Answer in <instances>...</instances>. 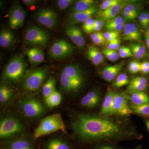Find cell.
Returning a JSON list of instances; mask_svg holds the SVG:
<instances>
[{"label":"cell","instance_id":"6da1fadb","mask_svg":"<svg viewBox=\"0 0 149 149\" xmlns=\"http://www.w3.org/2000/svg\"><path fill=\"white\" fill-rule=\"evenodd\" d=\"M74 134L86 142L112 140L123 133L120 125L112 120L94 115L80 114L72 123Z\"/></svg>","mask_w":149,"mask_h":149},{"label":"cell","instance_id":"7a4b0ae2","mask_svg":"<svg viewBox=\"0 0 149 149\" xmlns=\"http://www.w3.org/2000/svg\"><path fill=\"white\" fill-rule=\"evenodd\" d=\"M66 131V127L61 114L57 113L48 116L44 118L34 131L35 139H39L46 135L57 132Z\"/></svg>","mask_w":149,"mask_h":149},{"label":"cell","instance_id":"3957f363","mask_svg":"<svg viewBox=\"0 0 149 149\" xmlns=\"http://www.w3.org/2000/svg\"><path fill=\"white\" fill-rule=\"evenodd\" d=\"M26 69V63L23 56H15L6 66L3 73V79L6 82H17L24 74Z\"/></svg>","mask_w":149,"mask_h":149},{"label":"cell","instance_id":"277c9868","mask_svg":"<svg viewBox=\"0 0 149 149\" xmlns=\"http://www.w3.org/2000/svg\"><path fill=\"white\" fill-rule=\"evenodd\" d=\"M24 125L17 118L8 115L0 123V138L8 139L20 134L24 130Z\"/></svg>","mask_w":149,"mask_h":149},{"label":"cell","instance_id":"5b68a950","mask_svg":"<svg viewBox=\"0 0 149 149\" xmlns=\"http://www.w3.org/2000/svg\"><path fill=\"white\" fill-rule=\"evenodd\" d=\"M47 70L45 67L33 70L24 77L22 86L28 93L38 91L43 85L47 75Z\"/></svg>","mask_w":149,"mask_h":149},{"label":"cell","instance_id":"8992f818","mask_svg":"<svg viewBox=\"0 0 149 149\" xmlns=\"http://www.w3.org/2000/svg\"><path fill=\"white\" fill-rule=\"evenodd\" d=\"M19 108L25 117L35 119L42 116L45 112V108L40 100L33 97H25L22 100Z\"/></svg>","mask_w":149,"mask_h":149},{"label":"cell","instance_id":"52a82bcc","mask_svg":"<svg viewBox=\"0 0 149 149\" xmlns=\"http://www.w3.org/2000/svg\"><path fill=\"white\" fill-rule=\"evenodd\" d=\"M49 35L45 30L37 26L27 28L24 35L25 42L31 45H46L49 40Z\"/></svg>","mask_w":149,"mask_h":149},{"label":"cell","instance_id":"ba28073f","mask_svg":"<svg viewBox=\"0 0 149 149\" xmlns=\"http://www.w3.org/2000/svg\"><path fill=\"white\" fill-rule=\"evenodd\" d=\"M72 45L65 40L56 41L53 44L49 51L51 58L59 59L66 57L73 52Z\"/></svg>","mask_w":149,"mask_h":149},{"label":"cell","instance_id":"9c48e42d","mask_svg":"<svg viewBox=\"0 0 149 149\" xmlns=\"http://www.w3.org/2000/svg\"><path fill=\"white\" fill-rule=\"evenodd\" d=\"M26 12L20 4L15 3L9 11L8 19L10 26L13 29H17L24 24Z\"/></svg>","mask_w":149,"mask_h":149},{"label":"cell","instance_id":"30bf717a","mask_svg":"<svg viewBox=\"0 0 149 149\" xmlns=\"http://www.w3.org/2000/svg\"><path fill=\"white\" fill-rule=\"evenodd\" d=\"M35 18L40 24L49 29L55 28L57 24V14L52 9L40 10L35 14Z\"/></svg>","mask_w":149,"mask_h":149},{"label":"cell","instance_id":"8fae6325","mask_svg":"<svg viewBox=\"0 0 149 149\" xmlns=\"http://www.w3.org/2000/svg\"><path fill=\"white\" fill-rule=\"evenodd\" d=\"M132 112L128 106L127 96L123 93H114L111 114L128 115Z\"/></svg>","mask_w":149,"mask_h":149},{"label":"cell","instance_id":"7c38bea8","mask_svg":"<svg viewBox=\"0 0 149 149\" xmlns=\"http://www.w3.org/2000/svg\"><path fill=\"white\" fill-rule=\"evenodd\" d=\"M97 12V7L95 5L85 11L71 13L67 21L66 27L75 25L81 22H85L88 19L92 17Z\"/></svg>","mask_w":149,"mask_h":149},{"label":"cell","instance_id":"4fadbf2b","mask_svg":"<svg viewBox=\"0 0 149 149\" xmlns=\"http://www.w3.org/2000/svg\"><path fill=\"white\" fill-rule=\"evenodd\" d=\"M65 33L77 47L82 49L85 46V40L83 32L76 25L68 26L65 29Z\"/></svg>","mask_w":149,"mask_h":149},{"label":"cell","instance_id":"5bb4252c","mask_svg":"<svg viewBox=\"0 0 149 149\" xmlns=\"http://www.w3.org/2000/svg\"><path fill=\"white\" fill-rule=\"evenodd\" d=\"M60 81L62 88L67 92H75L77 91L83 83L70 78L63 70L61 72Z\"/></svg>","mask_w":149,"mask_h":149},{"label":"cell","instance_id":"9a60e30c","mask_svg":"<svg viewBox=\"0 0 149 149\" xmlns=\"http://www.w3.org/2000/svg\"><path fill=\"white\" fill-rule=\"evenodd\" d=\"M126 5L125 3L122 2L117 5L111 8L105 10H100L96 13L97 18L102 21H107L117 16V15L122 9L124 8Z\"/></svg>","mask_w":149,"mask_h":149},{"label":"cell","instance_id":"2e32d148","mask_svg":"<svg viewBox=\"0 0 149 149\" xmlns=\"http://www.w3.org/2000/svg\"><path fill=\"white\" fill-rule=\"evenodd\" d=\"M123 37L126 41H140L142 39L140 30L134 23L125 24L123 29Z\"/></svg>","mask_w":149,"mask_h":149},{"label":"cell","instance_id":"e0dca14e","mask_svg":"<svg viewBox=\"0 0 149 149\" xmlns=\"http://www.w3.org/2000/svg\"><path fill=\"white\" fill-rule=\"evenodd\" d=\"M3 149H35L34 144L26 139H14L5 145Z\"/></svg>","mask_w":149,"mask_h":149},{"label":"cell","instance_id":"ac0fdd59","mask_svg":"<svg viewBox=\"0 0 149 149\" xmlns=\"http://www.w3.org/2000/svg\"><path fill=\"white\" fill-rule=\"evenodd\" d=\"M147 85V80L146 77L138 76L134 77L129 82L127 91L130 93L143 91L146 88Z\"/></svg>","mask_w":149,"mask_h":149},{"label":"cell","instance_id":"d6986e66","mask_svg":"<svg viewBox=\"0 0 149 149\" xmlns=\"http://www.w3.org/2000/svg\"><path fill=\"white\" fill-rule=\"evenodd\" d=\"M87 55L88 58L95 65H98L104 62L103 54L95 46H90L88 47Z\"/></svg>","mask_w":149,"mask_h":149},{"label":"cell","instance_id":"ffe728a7","mask_svg":"<svg viewBox=\"0 0 149 149\" xmlns=\"http://www.w3.org/2000/svg\"><path fill=\"white\" fill-rule=\"evenodd\" d=\"M29 61L32 64L38 65L45 60V54L40 48L35 47L28 50L26 52Z\"/></svg>","mask_w":149,"mask_h":149},{"label":"cell","instance_id":"44dd1931","mask_svg":"<svg viewBox=\"0 0 149 149\" xmlns=\"http://www.w3.org/2000/svg\"><path fill=\"white\" fill-rule=\"evenodd\" d=\"M123 65L118 64L105 67L102 70V74L104 80L107 81L114 80L122 69Z\"/></svg>","mask_w":149,"mask_h":149},{"label":"cell","instance_id":"7402d4cb","mask_svg":"<svg viewBox=\"0 0 149 149\" xmlns=\"http://www.w3.org/2000/svg\"><path fill=\"white\" fill-rule=\"evenodd\" d=\"M69 77L73 80L83 82V76L82 70L79 66L74 65H70L65 67L62 70Z\"/></svg>","mask_w":149,"mask_h":149},{"label":"cell","instance_id":"603a6c76","mask_svg":"<svg viewBox=\"0 0 149 149\" xmlns=\"http://www.w3.org/2000/svg\"><path fill=\"white\" fill-rule=\"evenodd\" d=\"M45 149H72L68 142L58 138L50 139L46 143Z\"/></svg>","mask_w":149,"mask_h":149},{"label":"cell","instance_id":"cb8c5ba5","mask_svg":"<svg viewBox=\"0 0 149 149\" xmlns=\"http://www.w3.org/2000/svg\"><path fill=\"white\" fill-rule=\"evenodd\" d=\"M15 41L13 34L7 29L2 30L0 33V45L3 48H9Z\"/></svg>","mask_w":149,"mask_h":149},{"label":"cell","instance_id":"d4e9b609","mask_svg":"<svg viewBox=\"0 0 149 149\" xmlns=\"http://www.w3.org/2000/svg\"><path fill=\"white\" fill-rule=\"evenodd\" d=\"M130 100L134 105H141L149 103V97L144 91L131 93Z\"/></svg>","mask_w":149,"mask_h":149},{"label":"cell","instance_id":"484cf974","mask_svg":"<svg viewBox=\"0 0 149 149\" xmlns=\"http://www.w3.org/2000/svg\"><path fill=\"white\" fill-rule=\"evenodd\" d=\"M96 2L93 0H80L75 3L72 7V13L80 12L88 10L95 5Z\"/></svg>","mask_w":149,"mask_h":149},{"label":"cell","instance_id":"4316f807","mask_svg":"<svg viewBox=\"0 0 149 149\" xmlns=\"http://www.w3.org/2000/svg\"><path fill=\"white\" fill-rule=\"evenodd\" d=\"M62 99L61 94L56 90L49 97L45 99V102L49 107H55L61 103Z\"/></svg>","mask_w":149,"mask_h":149},{"label":"cell","instance_id":"83f0119b","mask_svg":"<svg viewBox=\"0 0 149 149\" xmlns=\"http://www.w3.org/2000/svg\"><path fill=\"white\" fill-rule=\"evenodd\" d=\"M114 93L112 92H108L105 97L102 106L101 112L104 115L110 114L113 103Z\"/></svg>","mask_w":149,"mask_h":149},{"label":"cell","instance_id":"f1b7e54d","mask_svg":"<svg viewBox=\"0 0 149 149\" xmlns=\"http://www.w3.org/2000/svg\"><path fill=\"white\" fill-rule=\"evenodd\" d=\"M13 92L7 85H1L0 87V102L2 104L8 103L12 98Z\"/></svg>","mask_w":149,"mask_h":149},{"label":"cell","instance_id":"f546056e","mask_svg":"<svg viewBox=\"0 0 149 149\" xmlns=\"http://www.w3.org/2000/svg\"><path fill=\"white\" fill-rule=\"evenodd\" d=\"M55 86V78L53 76H51L43 85L42 95L44 99L56 91Z\"/></svg>","mask_w":149,"mask_h":149},{"label":"cell","instance_id":"4dcf8cb0","mask_svg":"<svg viewBox=\"0 0 149 149\" xmlns=\"http://www.w3.org/2000/svg\"><path fill=\"white\" fill-rule=\"evenodd\" d=\"M131 108L133 111L136 114L144 116H149V103L141 105H133Z\"/></svg>","mask_w":149,"mask_h":149},{"label":"cell","instance_id":"1f68e13d","mask_svg":"<svg viewBox=\"0 0 149 149\" xmlns=\"http://www.w3.org/2000/svg\"><path fill=\"white\" fill-rule=\"evenodd\" d=\"M129 82L127 74L121 73L118 76L114 83V86L116 88H121L129 84Z\"/></svg>","mask_w":149,"mask_h":149},{"label":"cell","instance_id":"d6a6232c","mask_svg":"<svg viewBox=\"0 0 149 149\" xmlns=\"http://www.w3.org/2000/svg\"><path fill=\"white\" fill-rule=\"evenodd\" d=\"M122 2L120 0H106L104 1L100 6V10H105Z\"/></svg>","mask_w":149,"mask_h":149},{"label":"cell","instance_id":"836d02e7","mask_svg":"<svg viewBox=\"0 0 149 149\" xmlns=\"http://www.w3.org/2000/svg\"><path fill=\"white\" fill-rule=\"evenodd\" d=\"M94 19L93 17H91L83 22V29L84 32L87 34H90L93 32V29L94 27Z\"/></svg>","mask_w":149,"mask_h":149},{"label":"cell","instance_id":"e575fe53","mask_svg":"<svg viewBox=\"0 0 149 149\" xmlns=\"http://www.w3.org/2000/svg\"><path fill=\"white\" fill-rule=\"evenodd\" d=\"M141 67V63L136 61H132L128 65V69L130 73L135 74L140 72Z\"/></svg>","mask_w":149,"mask_h":149},{"label":"cell","instance_id":"d590c367","mask_svg":"<svg viewBox=\"0 0 149 149\" xmlns=\"http://www.w3.org/2000/svg\"><path fill=\"white\" fill-rule=\"evenodd\" d=\"M105 29H106L107 31H113L118 32H120L123 29L125 24H104Z\"/></svg>","mask_w":149,"mask_h":149},{"label":"cell","instance_id":"8d00e7d4","mask_svg":"<svg viewBox=\"0 0 149 149\" xmlns=\"http://www.w3.org/2000/svg\"><path fill=\"white\" fill-rule=\"evenodd\" d=\"M80 104L83 106L87 108H93L97 105L87 95L82 99Z\"/></svg>","mask_w":149,"mask_h":149},{"label":"cell","instance_id":"74e56055","mask_svg":"<svg viewBox=\"0 0 149 149\" xmlns=\"http://www.w3.org/2000/svg\"><path fill=\"white\" fill-rule=\"evenodd\" d=\"M104 35L107 42H109L118 38L119 33L118 32H113V31H107L104 33Z\"/></svg>","mask_w":149,"mask_h":149},{"label":"cell","instance_id":"f35d334b","mask_svg":"<svg viewBox=\"0 0 149 149\" xmlns=\"http://www.w3.org/2000/svg\"><path fill=\"white\" fill-rule=\"evenodd\" d=\"M73 0H58L57 1V6L61 10H65L74 2Z\"/></svg>","mask_w":149,"mask_h":149},{"label":"cell","instance_id":"ab89813d","mask_svg":"<svg viewBox=\"0 0 149 149\" xmlns=\"http://www.w3.org/2000/svg\"><path fill=\"white\" fill-rule=\"evenodd\" d=\"M120 41L119 38L116 39L112 42H108L107 45V49L113 50H116L120 47Z\"/></svg>","mask_w":149,"mask_h":149},{"label":"cell","instance_id":"60d3db41","mask_svg":"<svg viewBox=\"0 0 149 149\" xmlns=\"http://www.w3.org/2000/svg\"><path fill=\"white\" fill-rule=\"evenodd\" d=\"M129 48L135 49L139 53L145 56L146 52V49L143 44L133 43L130 45Z\"/></svg>","mask_w":149,"mask_h":149},{"label":"cell","instance_id":"b9f144b4","mask_svg":"<svg viewBox=\"0 0 149 149\" xmlns=\"http://www.w3.org/2000/svg\"><path fill=\"white\" fill-rule=\"evenodd\" d=\"M104 24H125V19L123 17L116 16L110 20L105 22Z\"/></svg>","mask_w":149,"mask_h":149},{"label":"cell","instance_id":"7bdbcfd3","mask_svg":"<svg viewBox=\"0 0 149 149\" xmlns=\"http://www.w3.org/2000/svg\"><path fill=\"white\" fill-rule=\"evenodd\" d=\"M87 95L91 100H93L96 104H98L100 101V94L98 92H96V91H91L88 93Z\"/></svg>","mask_w":149,"mask_h":149},{"label":"cell","instance_id":"ee69618b","mask_svg":"<svg viewBox=\"0 0 149 149\" xmlns=\"http://www.w3.org/2000/svg\"><path fill=\"white\" fill-rule=\"evenodd\" d=\"M123 12L138 15V9L136 6L133 4H128L123 8Z\"/></svg>","mask_w":149,"mask_h":149},{"label":"cell","instance_id":"f6af8a7d","mask_svg":"<svg viewBox=\"0 0 149 149\" xmlns=\"http://www.w3.org/2000/svg\"><path fill=\"white\" fill-rule=\"evenodd\" d=\"M140 72L144 74L149 73V61H146L141 63Z\"/></svg>","mask_w":149,"mask_h":149},{"label":"cell","instance_id":"bcb514c9","mask_svg":"<svg viewBox=\"0 0 149 149\" xmlns=\"http://www.w3.org/2000/svg\"><path fill=\"white\" fill-rule=\"evenodd\" d=\"M93 149H119L114 146L109 144H101L97 146Z\"/></svg>","mask_w":149,"mask_h":149},{"label":"cell","instance_id":"7dc6e473","mask_svg":"<svg viewBox=\"0 0 149 149\" xmlns=\"http://www.w3.org/2000/svg\"><path fill=\"white\" fill-rule=\"evenodd\" d=\"M93 42L95 45H102L105 44V43L107 41L106 40L105 38L104 37L103 34L100 37H98L95 40H93Z\"/></svg>","mask_w":149,"mask_h":149},{"label":"cell","instance_id":"c3c4849f","mask_svg":"<svg viewBox=\"0 0 149 149\" xmlns=\"http://www.w3.org/2000/svg\"><path fill=\"white\" fill-rule=\"evenodd\" d=\"M123 15L124 19L127 20H132L135 19L137 17V15L133 14L127 13L123 12Z\"/></svg>","mask_w":149,"mask_h":149},{"label":"cell","instance_id":"681fc988","mask_svg":"<svg viewBox=\"0 0 149 149\" xmlns=\"http://www.w3.org/2000/svg\"><path fill=\"white\" fill-rule=\"evenodd\" d=\"M119 56L121 58H127L133 56V55L130 48H128L127 50L125 51L124 52L119 54Z\"/></svg>","mask_w":149,"mask_h":149},{"label":"cell","instance_id":"f907efd6","mask_svg":"<svg viewBox=\"0 0 149 149\" xmlns=\"http://www.w3.org/2000/svg\"><path fill=\"white\" fill-rule=\"evenodd\" d=\"M102 52L103 55L105 56L110 61L113 62L115 61L114 59L113 58V57L112 56L111 54L109 52V50L107 48V49H105L103 50L102 51Z\"/></svg>","mask_w":149,"mask_h":149},{"label":"cell","instance_id":"816d5d0a","mask_svg":"<svg viewBox=\"0 0 149 149\" xmlns=\"http://www.w3.org/2000/svg\"><path fill=\"white\" fill-rule=\"evenodd\" d=\"M22 2L25 6L30 7L35 4L37 1L36 0H22Z\"/></svg>","mask_w":149,"mask_h":149},{"label":"cell","instance_id":"f5cc1de1","mask_svg":"<svg viewBox=\"0 0 149 149\" xmlns=\"http://www.w3.org/2000/svg\"><path fill=\"white\" fill-rule=\"evenodd\" d=\"M104 33H102L101 32H96L93 34H91V38L92 41L95 40L98 37H100L102 35H103Z\"/></svg>","mask_w":149,"mask_h":149},{"label":"cell","instance_id":"db71d44e","mask_svg":"<svg viewBox=\"0 0 149 149\" xmlns=\"http://www.w3.org/2000/svg\"><path fill=\"white\" fill-rule=\"evenodd\" d=\"M104 24V22L100 19H95L94 22V26H99V27H103Z\"/></svg>","mask_w":149,"mask_h":149},{"label":"cell","instance_id":"11a10c76","mask_svg":"<svg viewBox=\"0 0 149 149\" xmlns=\"http://www.w3.org/2000/svg\"><path fill=\"white\" fill-rule=\"evenodd\" d=\"M139 20L140 24H141V25H142L143 27H144V28H146V27H148L145 22L144 21L143 18L140 16L139 17Z\"/></svg>","mask_w":149,"mask_h":149},{"label":"cell","instance_id":"9f6ffc18","mask_svg":"<svg viewBox=\"0 0 149 149\" xmlns=\"http://www.w3.org/2000/svg\"><path fill=\"white\" fill-rule=\"evenodd\" d=\"M128 47H125V46H122L120 47V48L118 49V54H120L124 52L125 51L127 50L128 49Z\"/></svg>","mask_w":149,"mask_h":149},{"label":"cell","instance_id":"6f0895ef","mask_svg":"<svg viewBox=\"0 0 149 149\" xmlns=\"http://www.w3.org/2000/svg\"><path fill=\"white\" fill-rule=\"evenodd\" d=\"M102 28V27H99V26H94L93 27V32H100V31Z\"/></svg>","mask_w":149,"mask_h":149},{"label":"cell","instance_id":"680465c9","mask_svg":"<svg viewBox=\"0 0 149 149\" xmlns=\"http://www.w3.org/2000/svg\"><path fill=\"white\" fill-rule=\"evenodd\" d=\"M146 40L147 47L149 49V37L146 36Z\"/></svg>","mask_w":149,"mask_h":149},{"label":"cell","instance_id":"91938a15","mask_svg":"<svg viewBox=\"0 0 149 149\" xmlns=\"http://www.w3.org/2000/svg\"><path fill=\"white\" fill-rule=\"evenodd\" d=\"M147 22H148V25H149V13H147Z\"/></svg>","mask_w":149,"mask_h":149},{"label":"cell","instance_id":"94428289","mask_svg":"<svg viewBox=\"0 0 149 149\" xmlns=\"http://www.w3.org/2000/svg\"><path fill=\"white\" fill-rule=\"evenodd\" d=\"M146 36H148V37H149V27L148 28V30H147L146 34Z\"/></svg>","mask_w":149,"mask_h":149},{"label":"cell","instance_id":"6125c7cd","mask_svg":"<svg viewBox=\"0 0 149 149\" xmlns=\"http://www.w3.org/2000/svg\"><path fill=\"white\" fill-rule=\"evenodd\" d=\"M147 127H148V129L149 130V120H148L147 122Z\"/></svg>","mask_w":149,"mask_h":149},{"label":"cell","instance_id":"be15d7a7","mask_svg":"<svg viewBox=\"0 0 149 149\" xmlns=\"http://www.w3.org/2000/svg\"><path fill=\"white\" fill-rule=\"evenodd\" d=\"M134 149H141V148L140 147H138Z\"/></svg>","mask_w":149,"mask_h":149}]
</instances>
